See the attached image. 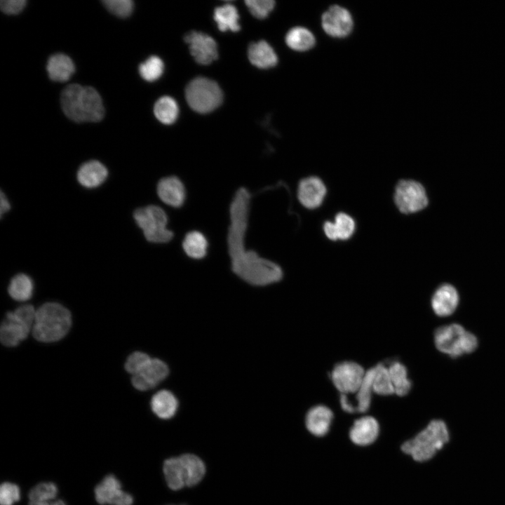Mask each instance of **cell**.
I'll return each instance as SVG.
<instances>
[{
    "label": "cell",
    "instance_id": "obj_32",
    "mask_svg": "<svg viewBox=\"0 0 505 505\" xmlns=\"http://www.w3.org/2000/svg\"><path fill=\"white\" fill-rule=\"evenodd\" d=\"M33 290V281L25 274H18L13 276L8 288L10 296L15 300L20 302L30 299Z\"/></svg>",
    "mask_w": 505,
    "mask_h": 505
},
{
    "label": "cell",
    "instance_id": "obj_10",
    "mask_svg": "<svg viewBox=\"0 0 505 505\" xmlns=\"http://www.w3.org/2000/svg\"><path fill=\"white\" fill-rule=\"evenodd\" d=\"M365 372L363 368L352 361L337 363L331 372V380L340 393H356L363 381Z\"/></svg>",
    "mask_w": 505,
    "mask_h": 505
},
{
    "label": "cell",
    "instance_id": "obj_20",
    "mask_svg": "<svg viewBox=\"0 0 505 505\" xmlns=\"http://www.w3.org/2000/svg\"><path fill=\"white\" fill-rule=\"evenodd\" d=\"M333 419L332 410L323 405L314 406L306 415L305 424L314 436L321 437L330 430Z\"/></svg>",
    "mask_w": 505,
    "mask_h": 505
},
{
    "label": "cell",
    "instance_id": "obj_39",
    "mask_svg": "<svg viewBox=\"0 0 505 505\" xmlns=\"http://www.w3.org/2000/svg\"><path fill=\"white\" fill-rule=\"evenodd\" d=\"M151 359L144 353L134 352L128 357L125 363V369L133 375H136L144 368Z\"/></svg>",
    "mask_w": 505,
    "mask_h": 505
},
{
    "label": "cell",
    "instance_id": "obj_36",
    "mask_svg": "<svg viewBox=\"0 0 505 505\" xmlns=\"http://www.w3.org/2000/svg\"><path fill=\"white\" fill-rule=\"evenodd\" d=\"M58 490L52 483H41L33 487L29 494L30 501H44L54 500Z\"/></svg>",
    "mask_w": 505,
    "mask_h": 505
},
{
    "label": "cell",
    "instance_id": "obj_29",
    "mask_svg": "<svg viewBox=\"0 0 505 505\" xmlns=\"http://www.w3.org/2000/svg\"><path fill=\"white\" fill-rule=\"evenodd\" d=\"M394 393L399 396L407 395L412 387V383L408 378L405 366L398 361H393L387 365Z\"/></svg>",
    "mask_w": 505,
    "mask_h": 505
},
{
    "label": "cell",
    "instance_id": "obj_21",
    "mask_svg": "<svg viewBox=\"0 0 505 505\" xmlns=\"http://www.w3.org/2000/svg\"><path fill=\"white\" fill-rule=\"evenodd\" d=\"M82 86L73 83L66 86L61 93L60 102L63 112L75 122H83L81 112Z\"/></svg>",
    "mask_w": 505,
    "mask_h": 505
},
{
    "label": "cell",
    "instance_id": "obj_12",
    "mask_svg": "<svg viewBox=\"0 0 505 505\" xmlns=\"http://www.w3.org/2000/svg\"><path fill=\"white\" fill-rule=\"evenodd\" d=\"M184 41L196 62L207 65L218 58L217 43L209 35L191 31L185 35Z\"/></svg>",
    "mask_w": 505,
    "mask_h": 505
},
{
    "label": "cell",
    "instance_id": "obj_3",
    "mask_svg": "<svg viewBox=\"0 0 505 505\" xmlns=\"http://www.w3.org/2000/svg\"><path fill=\"white\" fill-rule=\"evenodd\" d=\"M449 440V432L443 420H432L413 438L401 445V450L417 462H425L441 449Z\"/></svg>",
    "mask_w": 505,
    "mask_h": 505
},
{
    "label": "cell",
    "instance_id": "obj_2",
    "mask_svg": "<svg viewBox=\"0 0 505 505\" xmlns=\"http://www.w3.org/2000/svg\"><path fill=\"white\" fill-rule=\"evenodd\" d=\"M71 324V314L67 309L58 303L48 302L36 311L32 334L39 342H56L65 336Z\"/></svg>",
    "mask_w": 505,
    "mask_h": 505
},
{
    "label": "cell",
    "instance_id": "obj_26",
    "mask_svg": "<svg viewBox=\"0 0 505 505\" xmlns=\"http://www.w3.org/2000/svg\"><path fill=\"white\" fill-rule=\"evenodd\" d=\"M47 72L50 79L55 81H66L74 72L72 59L62 53L51 55L47 62Z\"/></svg>",
    "mask_w": 505,
    "mask_h": 505
},
{
    "label": "cell",
    "instance_id": "obj_23",
    "mask_svg": "<svg viewBox=\"0 0 505 505\" xmlns=\"http://www.w3.org/2000/svg\"><path fill=\"white\" fill-rule=\"evenodd\" d=\"M81 112L83 121L97 122L104 117L105 109L102 98L93 87H83Z\"/></svg>",
    "mask_w": 505,
    "mask_h": 505
},
{
    "label": "cell",
    "instance_id": "obj_4",
    "mask_svg": "<svg viewBox=\"0 0 505 505\" xmlns=\"http://www.w3.org/2000/svg\"><path fill=\"white\" fill-rule=\"evenodd\" d=\"M163 472L168 487L177 490L191 487L203 478L206 468L202 460L194 454H185L165 461Z\"/></svg>",
    "mask_w": 505,
    "mask_h": 505
},
{
    "label": "cell",
    "instance_id": "obj_19",
    "mask_svg": "<svg viewBox=\"0 0 505 505\" xmlns=\"http://www.w3.org/2000/svg\"><path fill=\"white\" fill-rule=\"evenodd\" d=\"M459 297L456 288L448 283L443 284L435 291L431 299V307L438 316L451 315L457 309Z\"/></svg>",
    "mask_w": 505,
    "mask_h": 505
},
{
    "label": "cell",
    "instance_id": "obj_42",
    "mask_svg": "<svg viewBox=\"0 0 505 505\" xmlns=\"http://www.w3.org/2000/svg\"><path fill=\"white\" fill-rule=\"evenodd\" d=\"M0 201V215L1 217H2L3 215L6 213L11 209V204L9 203V201L8 200L6 194L2 191H1Z\"/></svg>",
    "mask_w": 505,
    "mask_h": 505
},
{
    "label": "cell",
    "instance_id": "obj_37",
    "mask_svg": "<svg viewBox=\"0 0 505 505\" xmlns=\"http://www.w3.org/2000/svg\"><path fill=\"white\" fill-rule=\"evenodd\" d=\"M102 4L112 13L121 18L129 16L133 10L131 0H105Z\"/></svg>",
    "mask_w": 505,
    "mask_h": 505
},
{
    "label": "cell",
    "instance_id": "obj_16",
    "mask_svg": "<svg viewBox=\"0 0 505 505\" xmlns=\"http://www.w3.org/2000/svg\"><path fill=\"white\" fill-rule=\"evenodd\" d=\"M326 194V188L321 179L309 177L302 180L298 185L297 197L302 206L309 209L318 207Z\"/></svg>",
    "mask_w": 505,
    "mask_h": 505
},
{
    "label": "cell",
    "instance_id": "obj_13",
    "mask_svg": "<svg viewBox=\"0 0 505 505\" xmlns=\"http://www.w3.org/2000/svg\"><path fill=\"white\" fill-rule=\"evenodd\" d=\"M374 375V368H371L365 372L362 384L358 391L355 393L354 401L349 399L348 395L341 393L339 403L342 410L348 413L365 412L371 403L372 390V379Z\"/></svg>",
    "mask_w": 505,
    "mask_h": 505
},
{
    "label": "cell",
    "instance_id": "obj_41",
    "mask_svg": "<svg viewBox=\"0 0 505 505\" xmlns=\"http://www.w3.org/2000/svg\"><path fill=\"white\" fill-rule=\"evenodd\" d=\"M26 4L25 0H2L0 6L5 13L17 14L23 10Z\"/></svg>",
    "mask_w": 505,
    "mask_h": 505
},
{
    "label": "cell",
    "instance_id": "obj_40",
    "mask_svg": "<svg viewBox=\"0 0 505 505\" xmlns=\"http://www.w3.org/2000/svg\"><path fill=\"white\" fill-rule=\"evenodd\" d=\"M20 499L18 487L11 483H4L0 487L1 505H13Z\"/></svg>",
    "mask_w": 505,
    "mask_h": 505
},
{
    "label": "cell",
    "instance_id": "obj_28",
    "mask_svg": "<svg viewBox=\"0 0 505 505\" xmlns=\"http://www.w3.org/2000/svg\"><path fill=\"white\" fill-rule=\"evenodd\" d=\"M285 43L288 47L296 51H306L312 48L316 43L313 33L303 27L290 29L285 36Z\"/></svg>",
    "mask_w": 505,
    "mask_h": 505
},
{
    "label": "cell",
    "instance_id": "obj_7",
    "mask_svg": "<svg viewBox=\"0 0 505 505\" xmlns=\"http://www.w3.org/2000/svg\"><path fill=\"white\" fill-rule=\"evenodd\" d=\"M36 311L33 306L25 304L8 312L1 323L0 339L8 347L17 346L25 339L34 325Z\"/></svg>",
    "mask_w": 505,
    "mask_h": 505
},
{
    "label": "cell",
    "instance_id": "obj_15",
    "mask_svg": "<svg viewBox=\"0 0 505 505\" xmlns=\"http://www.w3.org/2000/svg\"><path fill=\"white\" fill-rule=\"evenodd\" d=\"M168 374V368L162 361L151 359L144 368L139 373L133 375V386L140 391H147L156 386L163 381Z\"/></svg>",
    "mask_w": 505,
    "mask_h": 505
},
{
    "label": "cell",
    "instance_id": "obj_38",
    "mask_svg": "<svg viewBox=\"0 0 505 505\" xmlns=\"http://www.w3.org/2000/svg\"><path fill=\"white\" fill-rule=\"evenodd\" d=\"M245 2L252 15L259 19L267 18L275 6L273 0H247Z\"/></svg>",
    "mask_w": 505,
    "mask_h": 505
},
{
    "label": "cell",
    "instance_id": "obj_14",
    "mask_svg": "<svg viewBox=\"0 0 505 505\" xmlns=\"http://www.w3.org/2000/svg\"><path fill=\"white\" fill-rule=\"evenodd\" d=\"M95 499L100 504L131 505L133 497L121 490L119 481L112 475L106 476L95 489Z\"/></svg>",
    "mask_w": 505,
    "mask_h": 505
},
{
    "label": "cell",
    "instance_id": "obj_30",
    "mask_svg": "<svg viewBox=\"0 0 505 505\" xmlns=\"http://www.w3.org/2000/svg\"><path fill=\"white\" fill-rule=\"evenodd\" d=\"M182 246L188 257L202 259L207 254L208 241L201 232L191 231L185 235Z\"/></svg>",
    "mask_w": 505,
    "mask_h": 505
},
{
    "label": "cell",
    "instance_id": "obj_25",
    "mask_svg": "<svg viewBox=\"0 0 505 505\" xmlns=\"http://www.w3.org/2000/svg\"><path fill=\"white\" fill-rule=\"evenodd\" d=\"M250 62L261 69H269L276 65L278 58L271 46L265 41L252 43L248 50Z\"/></svg>",
    "mask_w": 505,
    "mask_h": 505
},
{
    "label": "cell",
    "instance_id": "obj_34",
    "mask_svg": "<svg viewBox=\"0 0 505 505\" xmlns=\"http://www.w3.org/2000/svg\"><path fill=\"white\" fill-rule=\"evenodd\" d=\"M373 368V392L382 396L393 394L394 389L391 383L387 365L381 363L377 364Z\"/></svg>",
    "mask_w": 505,
    "mask_h": 505
},
{
    "label": "cell",
    "instance_id": "obj_43",
    "mask_svg": "<svg viewBox=\"0 0 505 505\" xmlns=\"http://www.w3.org/2000/svg\"><path fill=\"white\" fill-rule=\"evenodd\" d=\"M29 505H66L65 502L60 499H54L44 501H29Z\"/></svg>",
    "mask_w": 505,
    "mask_h": 505
},
{
    "label": "cell",
    "instance_id": "obj_6",
    "mask_svg": "<svg viewBox=\"0 0 505 505\" xmlns=\"http://www.w3.org/2000/svg\"><path fill=\"white\" fill-rule=\"evenodd\" d=\"M133 218L149 242L166 243L174 236L173 232L167 228V215L159 206L149 205L139 208L134 211Z\"/></svg>",
    "mask_w": 505,
    "mask_h": 505
},
{
    "label": "cell",
    "instance_id": "obj_11",
    "mask_svg": "<svg viewBox=\"0 0 505 505\" xmlns=\"http://www.w3.org/2000/svg\"><path fill=\"white\" fill-rule=\"evenodd\" d=\"M321 25L324 32L329 36L334 38H344L351 32L354 20L347 9L334 5L322 15Z\"/></svg>",
    "mask_w": 505,
    "mask_h": 505
},
{
    "label": "cell",
    "instance_id": "obj_31",
    "mask_svg": "<svg viewBox=\"0 0 505 505\" xmlns=\"http://www.w3.org/2000/svg\"><path fill=\"white\" fill-rule=\"evenodd\" d=\"M238 19V11L231 4H225L215 9L214 20L222 32L238 31L240 29Z\"/></svg>",
    "mask_w": 505,
    "mask_h": 505
},
{
    "label": "cell",
    "instance_id": "obj_9",
    "mask_svg": "<svg viewBox=\"0 0 505 505\" xmlns=\"http://www.w3.org/2000/svg\"><path fill=\"white\" fill-rule=\"evenodd\" d=\"M394 201L399 210L403 213H414L422 210L428 204L424 187L414 180H401L395 189Z\"/></svg>",
    "mask_w": 505,
    "mask_h": 505
},
{
    "label": "cell",
    "instance_id": "obj_5",
    "mask_svg": "<svg viewBox=\"0 0 505 505\" xmlns=\"http://www.w3.org/2000/svg\"><path fill=\"white\" fill-rule=\"evenodd\" d=\"M434 342L440 351L452 358L470 354L478 346L476 337L455 323L438 328L434 333Z\"/></svg>",
    "mask_w": 505,
    "mask_h": 505
},
{
    "label": "cell",
    "instance_id": "obj_22",
    "mask_svg": "<svg viewBox=\"0 0 505 505\" xmlns=\"http://www.w3.org/2000/svg\"><path fill=\"white\" fill-rule=\"evenodd\" d=\"M108 170L104 164L96 160L83 163L79 168L76 178L79 183L88 189L100 186L107 179Z\"/></svg>",
    "mask_w": 505,
    "mask_h": 505
},
{
    "label": "cell",
    "instance_id": "obj_24",
    "mask_svg": "<svg viewBox=\"0 0 505 505\" xmlns=\"http://www.w3.org/2000/svg\"><path fill=\"white\" fill-rule=\"evenodd\" d=\"M355 222L349 215L340 213L335 218L334 222H325L323 231L325 236L330 240H346L354 234Z\"/></svg>",
    "mask_w": 505,
    "mask_h": 505
},
{
    "label": "cell",
    "instance_id": "obj_27",
    "mask_svg": "<svg viewBox=\"0 0 505 505\" xmlns=\"http://www.w3.org/2000/svg\"><path fill=\"white\" fill-rule=\"evenodd\" d=\"M152 411L161 419L172 417L177 408V400L174 395L166 390L157 392L152 398Z\"/></svg>",
    "mask_w": 505,
    "mask_h": 505
},
{
    "label": "cell",
    "instance_id": "obj_1",
    "mask_svg": "<svg viewBox=\"0 0 505 505\" xmlns=\"http://www.w3.org/2000/svg\"><path fill=\"white\" fill-rule=\"evenodd\" d=\"M250 199V193L241 187L231 202L230 225L227 239L229 255L231 270L236 275L251 285H266L279 281L283 271L275 262L260 257L255 251L247 250L245 247Z\"/></svg>",
    "mask_w": 505,
    "mask_h": 505
},
{
    "label": "cell",
    "instance_id": "obj_33",
    "mask_svg": "<svg viewBox=\"0 0 505 505\" xmlns=\"http://www.w3.org/2000/svg\"><path fill=\"white\" fill-rule=\"evenodd\" d=\"M154 113L156 119L161 123L171 124L178 116V105L171 97L163 96L156 102Z\"/></svg>",
    "mask_w": 505,
    "mask_h": 505
},
{
    "label": "cell",
    "instance_id": "obj_8",
    "mask_svg": "<svg viewBox=\"0 0 505 505\" xmlns=\"http://www.w3.org/2000/svg\"><path fill=\"white\" fill-rule=\"evenodd\" d=\"M185 95L190 107L201 114L209 113L217 108L223 99L218 84L204 77L193 79L186 88Z\"/></svg>",
    "mask_w": 505,
    "mask_h": 505
},
{
    "label": "cell",
    "instance_id": "obj_18",
    "mask_svg": "<svg viewBox=\"0 0 505 505\" xmlns=\"http://www.w3.org/2000/svg\"><path fill=\"white\" fill-rule=\"evenodd\" d=\"M379 425L375 418L364 416L356 419L349 430L351 442L359 446H367L373 443L378 437Z\"/></svg>",
    "mask_w": 505,
    "mask_h": 505
},
{
    "label": "cell",
    "instance_id": "obj_17",
    "mask_svg": "<svg viewBox=\"0 0 505 505\" xmlns=\"http://www.w3.org/2000/svg\"><path fill=\"white\" fill-rule=\"evenodd\" d=\"M156 192L162 202L173 208H180L185 201L184 186L175 176L161 178L157 184Z\"/></svg>",
    "mask_w": 505,
    "mask_h": 505
},
{
    "label": "cell",
    "instance_id": "obj_35",
    "mask_svg": "<svg viewBox=\"0 0 505 505\" xmlns=\"http://www.w3.org/2000/svg\"><path fill=\"white\" fill-rule=\"evenodd\" d=\"M163 62L161 58L153 55L140 64L139 72L140 76L147 81L157 80L163 74Z\"/></svg>",
    "mask_w": 505,
    "mask_h": 505
}]
</instances>
